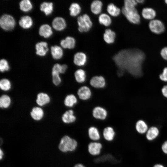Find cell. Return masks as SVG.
Wrapping results in <instances>:
<instances>
[{
    "label": "cell",
    "mask_w": 167,
    "mask_h": 167,
    "mask_svg": "<svg viewBox=\"0 0 167 167\" xmlns=\"http://www.w3.org/2000/svg\"><path fill=\"white\" fill-rule=\"evenodd\" d=\"M145 58L144 52L137 49L122 50L113 57L121 70H126L136 77H140L143 74V65Z\"/></svg>",
    "instance_id": "6da1fadb"
},
{
    "label": "cell",
    "mask_w": 167,
    "mask_h": 167,
    "mask_svg": "<svg viewBox=\"0 0 167 167\" xmlns=\"http://www.w3.org/2000/svg\"><path fill=\"white\" fill-rule=\"evenodd\" d=\"M78 145V143L76 140L68 136L65 135L61 139L58 148L63 152H71L76 149Z\"/></svg>",
    "instance_id": "7a4b0ae2"
},
{
    "label": "cell",
    "mask_w": 167,
    "mask_h": 167,
    "mask_svg": "<svg viewBox=\"0 0 167 167\" xmlns=\"http://www.w3.org/2000/svg\"><path fill=\"white\" fill-rule=\"evenodd\" d=\"M122 12L131 23L135 24H138L140 23V16L135 7L125 8L123 6Z\"/></svg>",
    "instance_id": "3957f363"
},
{
    "label": "cell",
    "mask_w": 167,
    "mask_h": 167,
    "mask_svg": "<svg viewBox=\"0 0 167 167\" xmlns=\"http://www.w3.org/2000/svg\"><path fill=\"white\" fill-rule=\"evenodd\" d=\"M78 30L80 32H87L92 28V23L89 16L84 14L77 18Z\"/></svg>",
    "instance_id": "277c9868"
},
{
    "label": "cell",
    "mask_w": 167,
    "mask_h": 167,
    "mask_svg": "<svg viewBox=\"0 0 167 167\" xmlns=\"http://www.w3.org/2000/svg\"><path fill=\"white\" fill-rule=\"evenodd\" d=\"M0 25L3 29L6 30H10L14 27L15 21L11 15L5 14L1 17Z\"/></svg>",
    "instance_id": "5b68a950"
},
{
    "label": "cell",
    "mask_w": 167,
    "mask_h": 167,
    "mask_svg": "<svg viewBox=\"0 0 167 167\" xmlns=\"http://www.w3.org/2000/svg\"><path fill=\"white\" fill-rule=\"evenodd\" d=\"M149 28L153 32L160 34L165 31V27L163 23L157 19L151 20L149 24Z\"/></svg>",
    "instance_id": "8992f818"
},
{
    "label": "cell",
    "mask_w": 167,
    "mask_h": 167,
    "mask_svg": "<svg viewBox=\"0 0 167 167\" xmlns=\"http://www.w3.org/2000/svg\"><path fill=\"white\" fill-rule=\"evenodd\" d=\"M90 85L93 88L101 89L104 88L106 84L105 78L101 75H96L92 77L89 81Z\"/></svg>",
    "instance_id": "52a82bcc"
},
{
    "label": "cell",
    "mask_w": 167,
    "mask_h": 167,
    "mask_svg": "<svg viewBox=\"0 0 167 167\" xmlns=\"http://www.w3.org/2000/svg\"><path fill=\"white\" fill-rule=\"evenodd\" d=\"M108 115L107 110L101 106L95 107L92 110V115L95 118L101 120L106 119Z\"/></svg>",
    "instance_id": "ba28073f"
},
{
    "label": "cell",
    "mask_w": 167,
    "mask_h": 167,
    "mask_svg": "<svg viewBox=\"0 0 167 167\" xmlns=\"http://www.w3.org/2000/svg\"><path fill=\"white\" fill-rule=\"evenodd\" d=\"M77 95L78 97L82 101H87L91 97L92 92L90 88L88 86H83L77 90Z\"/></svg>",
    "instance_id": "9c48e42d"
},
{
    "label": "cell",
    "mask_w": 167,
    "mask_h": 167,
    "mask_svg": "<svg viewBox=\"0 0 167 167\" xmlns=\"http://www.w3.org/2000/svg\"><path fill=\"white\" fill-rule=\"evenodd\" d=\"M102 148V144L98 141H92L88 145V150L91 155L96 156L99 155Z\"/></svg>",
    "instance_id": "30bf717a"
},
{
    "label": "cell",
    "mask_w": 167,
    "mask_h": 167,
    "mask_svg": "<svg viewBox=\"0 0 167 167\" xmlns=\"http://www.w3.org/2000/svg\"><path fill=\"white\" fill-rule=\"evenodd\" d=\"M160 134L158 127L155 126H152L149 127L145 134L146 139L149 141H152L156 139Z\"/></svg>",
    "instance_id": "8fae6325"
},
{
    "label": "cell",
    "mask_w": 167,
    "mask_h": 167,
    "mask_svg": "<svg viewBox=\"0 0 167 167\" xmlns=\"http://www.w3.org/2000/svg\"><path fill=\"white\" fill-rule=\"evenodd\" d=\"M87 61V56L83 52H77L74 56L73 62L74 64L77 66H84L86 63Z\"/></svg>",
    "instance_id": "7c38bea8"
},
{
    "label": "cell",
    "mask_w": 167,
    "mask_h": 167,
    "mask_svg": "<svg viewBox=\"0 0 167 167\" xmlns=\"http://www.w3.org/2000/svg\"><path fill=\"white\" fill-rule=\"evenodd\" d=\"M146 122L143 119H139L136 122L135 128L136 132L141 134H146L149 128Z\"/></svg>",
    "instance_id": "4fadbf2b"
},
{
    "label": "cell",
    "mask_w": 167,
    "mask_h": 167,
    "mask_svg": "<svg viewBox=\"0 0 167 167\" xmlns=\"http://www.w3.org/2000/svg\"><path fill=\"white\" fill-rule=\"evenodd\" d=\"M62 119L64 123L70 124L76 121V118L74 114V111L72 109H69L63 114Z\"/></svg>",
    "instance_id": "5bb4252c"
},
{
    "label": "cell",
    "mask_w": 167,
    "mask_h": 167,
    "mask_svg": "<svg viewBox=\"0 0 167 167\" xmlns=\"http://www.w3.org/2000/svg\"><path fill=\"white\" fill-rule=\"evenodd\" d=\"M52 25L53 28L58 31L63 30L66 26L65 20L60 17L55 18L52 21Z\"/></svg>",
    "instance_id": "9a60e30c"
},
{
    "label": "cell",
    "mask_w": 167,
    "mask_h": 167,
    "mask_svg": "<svg viewBox=\"0 0 167 167\" xmlns=\"http://www.w3.org/2000/svg\"><path fill=\"white\" fill-rule=\"evenodd\" d=\"M88 134L89 138L92 141H97L101 138L99 131L95 126L90 127L88 129Z\"/></svg>",
    "instance_id": "2e32d148"
},
{
    "label": "cell",
    "mask_w": 167,
    "mask_h": 167,
    "mask_svg": "<svg viewBox=\"0 0 167 167\" xmlns=\"http://www.w3.org/2000/svg\"><path fill=\"white\" fill-rule=\"evenodd\" d=\"M102 135L104 139L106 141H111L114 138L115 132L114 129L112 127L108 126L104 129Z\"/></svg>",
    "instance_id": "e0dca14e"
},
{
    "label": "cell",
    "mask_w": 167,
    "mask_h": 167,
    "mask_svg": "<svg viewBox=\"0 0 167 167\" xmlns=\"http://www.w3.org/2000/svg\"><path fill=\"white\" fill-rule=\"evenodd\" d=\"M37 54L41 56L45 55L48 50L47 43L46 42L41 41L37 43L35 45Z\"/></svg>",
    "instance_id": "ac0fdd59"
},
{
    "label": "cell",
    "mask_w": 167,
    "mask_h": 167,
    "mask_svg": "<svg viewBox=\"0 0 167 167\" xmlns=\"http://www.w3.org/2000/svg\"><path fill=\"white\" fill-rule=\"evenodd\" d=\"M50 101V98L46 93L40 92L38 93L37 96L36 102L40 106H42L48 104Z\"/></svg>",
    "instance_id": "d6986e66"
},
{
    "label": "cell",
    "mask_w": 167,
    "mask_h": 167,
    "mask_svg": "<svg viewBox=\"0 0 167 167\" xmlns=\"http://www.w3.org/2000/svg\"><path fill=\"white\" fill-rule=\"evenodd\" d=\"M30 115L34 120L39 121L44 116V112L42 108L38 107H33L31 112Z\"/></svg>",
    "instance_id": "ffe728a7"
},
{
    "label": "cell",
    "mask_w": 167,
    "mask_h": 167,
    "mask_svg": "<svg viewBox=\"0 0 167 167\" xmlns=\"http://www.w3.org/2000/svg\"><path fill=\"white\" fill-rule=\"evenodd\" d=\"M60 45L62 47L64 48L73 49L75 47V41L72 37L67 36L65 39L61 41Z\"/></svg>",
    "instance_id": "44dd1931"
},
{
    "label": "cell",
    "mask_w": 167,
    "mask_h": 167,
    "mask_svg": "<svg viewBox=\"0 0 167 167\" xmlns=\"http://www.w3.org/2000/svg\"><path fill=\"white\" fill-rule=\"evenodd\" d=\"M116 34L115 32L109 29L105 30L103 35L104 41L108 44L113 43L115 40Z\"/></svg>",
    "instance_id": "7402d4cb"
},
{
    "label": "cell",
    "mask_w": 167,
    "mask_h": 167,
    "mask_svg": "<svg viewBox=\"0 0 167 167\" xmlns=\"http://www.w3.org/2000/svg\"><path fill=\"white\" fill-rule=\"evenodd\" d=\"M74 77L77 83L79 84L83 83L85 81L86 79V72L83 69H78L75 72Z\"/></svg>",
    "instance_id": "603a6c76"
},
{
    "label": "cell",
    "mask_w": 167,
    "mask_h": 167,
    "mask_svg": "<svg viewBox=\"0 0 167 167\" xmlns=\"http://www.w3.org/2000/svg\"><path fill=\"white\" fill-rule=\"evenodd\" d=\"M39 32L41 36L47 38L51 35L53 32L50 26L48 24H45L42 25L40 27Z\"/></svg>",
    "instance_id": "cb8c5ba5"
},
{
    "label": "cell",
    "mask_w": 167,
    "mask_h": 167,
    "mask_svg": "<svg viewBox=\"0 0 167 167\" xmlns=\"http://www.w3.org/2000/svg\"><path fill=\"white\" fill-rule=\"evenodd\" d=\"M78 102L76 96L73 94L67 95L65 98L64 102L65 105L68 107H72L76 105Z\"/></svg>",
    "instance_id": "d4e9b609"
},
{
    "label": "cell",
    "mask_w": 167,
    "mask_h": 167,
    "mask_svg": "<svg viewBox=\"0 0 167 167\" xmlns=\"http://www.w3.org/2000/svg\"><path fill=\"white\" fill-rule=\"evenodd\" d=\"M102 5V3L101 1L94 0L91 4V10L94 14H98L101 11Z\"/></svg>",
    "instance_id": "484cf974"
},
{
    "label": "cell",
    "mask_w": 167,
    "mask_h": 167,
    "mask_svg": "<svg viewBox=\"0 0 167 167\" xmlns=\"http://www.w3.org/2000/svg\"><path fill=\"white\" fill-rule=\"evenodd\" d=\"M19 25L24 28H28L32 25V21L31 17L28 15L22 16L19 22Z\"/></svg>",
    "instance_id": "4316f807"
},
{
    "label": "cell",
    "mask_w": 167,
    "mask_h": 167,
    "mask_svg": "<svg viewBox=\"0 0 167 167\" xmlns=\"http://www.w3.org/2000/svg\"><path fill=\"white\" fill-rule=\"evenodd\" d=\"M51 51L52 57L54 59H59L63 56V50L58 45L51 46Z\"/></svg>",
    "instance_id": "83f0119b"
},
{
    "label": "cell",
    "mask_w": 167,
    "mask_h": 167,
    "mask_svg": "<svg viewBox=\"0 0 167 167\" xmlns=\"http://www.w3.org/2000/svg\"><path fill=\"white\" fill-rule=\"evenodd\" d=\"M107 11L109 15L114 17L118 16L121 12L120 9L112 3L108 5L107 7Z\"/></svg>",
    "instance_id": "f1b7e54d"
},
{
    "label": "cell",
    "mask_w": 167,
    "mask_h": 167,
    "mask_svg": "<svg viewBox=\"0 0 167 167\" xmlns=\"http://www.w3.org/2000/svg\"><path fill=\"white\" fill-rule=\"evenodd\" d=\"M143 17L146 19H153L156 15L155 11L150 8H145L142 11Z\"/></svg>",
    "instance_id": "f546056e"
},
{
    "label": "cell",
    "mask_w": 167,
    "mask_h": 167,
    "mask_svg": "<svg viewBox=\"0 0 167 167\" xmlns=\"http://www.w3.org/2000/svg\"><path fill=\"white\" fill-rule=\"evenodd\" d=\"M40 9L46 15L51 14L53 10V4L52 2H43L41 5Z\"/></svg>",
    "instance_id": "4dcf8cb0"
},
{
    "label": "cell",
    "mask_w": 167,
    "mask_h": 167,
    "mask_svg": "<svg viewBox=\"0 0 167 167\" xmlns=\"http://www.w3.org/2000/svg\"><path fill=\"white\" fill-rule=\"evenodd\" d=\"M99 23L105 26H109L111 23V19L107 14L103 13L101 14L98 17Z\"/></svg>",
    "instance_id": "1f68e13d"
},
{
    "label": "cell",
    "mask_w": 167,
    "mask_h": 167,
    "mask_svg": "<svg viewBox=\"0 0 167 167\" xmlns=\"http://www.w3.org/2000/svg\"><path fill=\"white\" fill-rule=\"evenodd\" d=\"M69 9L70 15L72 16H76L80 13L81 8L79 4L74 2L71 5Z\"/></svg>",
    "instance_id": "d6a6232c"
},
{
    "label": "cell",
    "mask_w": 167,
    "mask_h": 167,
    "mask_svg": "<svg viewBox=\"0 0 167 167\" xmlns=\"http://www.w3.org/2000/svg\"><path fill=\"white\" fill-rule=\"evenodd\" d=\"M11 99L7 95H3L0 98V106L1 108L6 109L8 108L11 104Z\"/></svg>",
    "instance_id": "836d02e7"
},
{
    "label": "cell",
    "mask_w": 167,
    "mask_h": 167,
    "mask_svg": "<svg viewBox=\"0 0 167 167\" xmlns=\"http://www.w3.org/2000/svg\"><path fill=\"white\" fill-rule=\"evenodd\" d=\"M20 9L24 11H28L31 10L32 5L29 0H22L19 3Z\"/></svg>",
    "instance_id": "e575fe53"
},
{
    "label": "cell",
    "mask_w": 167,
    "mask_h": 167,
    "mask_svg": "<svg viewBox=\"0 0 167 167\" xmlns=\"http://www.w3.org/2000/svg\"><path fill=\"white\" fill-rule=\"evenodd\" d=\"M11 87V84L10 81L6 78L1 79L0 81V88L1 89L4 91H8L10 90Z\"/></svg>",
    "instance_id": "d590c367"
},
{
    "label": "cell",
    "mask_w": 167,
    "mask_h": 167,
    "mask_svg": "<svg viewBox=\"0 0 167 167\" xmlns=\"http://www.w3.org/2000/svg\"><path fill=\"white\" fill-rule=\"evenodd\" d=\"M67 68V65L65 64L60 65L58 63H56L53 66L52 70L56 71L60 74L64 73Z\"/></svg>",
    "instance_id": "8d00e7d4"
},
{
    "label": "cell",
    "mask_w": 167,
    "mask_h": 167,
    "mask_svg": "<svg viewBox=\"0 0 167 167\" xmlns=\"http://www.w3.org/2000/svg\"><path fill=\"white\" fill-rule=\"evenodd\" d=\"M52 75L54 84L56 86L59 85L62 81L60 73L56 71L52 70Z\"/></svg>",
    "instance_id": "74e56055"
},
{
    "label": "cell",
    "mask_w": 167,
    "mask_h": 167,
    "mask_svg": "<svg viewBox=\"0 0 167 167\" xmlns=\"http://www.w3.org/2000/svg\"><path fill=\"white\" fill-rule=\"evenodd\" d=\"M10 68L9 66L7 60L4 59L0 61V70L1 72L8 71Z\"/></svg>",
    "instance_id": "f35d334b"
},
{
    "label": "cell",
    "mask_w": 167,
    "mask_h": 167,
    "mask_svg": "<svg viewBox=\"0 0 167 167\" xmlns=\"http://www.w3.org/2000/svg\"><path fill=\"white\" fill-rule=\"evenodd\" d=\"M159 78L161 81L167 83V66L163 69L162 72L159 75Z\"/></svg>",
    "instance_id": "ab89813d"
},
{
    "label": "cell",
    "mask_w": 167,
    "mask_h": 167,
    "mask_svg": "<svg viewBox=\"0 0 167 167\" xmlns=\"http://www.w3.org/2000/svg\"><path fill=\"white\" fill-rule=\"evenodd\" d=\"M161 54L162 58L167 61V47H165L161 49Z\"/></svg>",
    "instance_id": "60d3db41"
},
{
    "label": "cell",
    "mask_w": 167,
    "mask_h": 167,
    "mask_svg": "<svg viewBox=\"0 0 167 167\" xmlns=\"http://www.w3.org/2000/svg\"><path fill=\"white\" fill-rule=\"evenodd\" d=\"M161 92L162 96L165 98L167 99V83L162 88Z\"/></svg>",
    "instance_id": "b9f144b4"
},
{
    "label": "cell",
    "mask_w": 167,
    "mask_h": 167,
    "mask_svg": "<svg viewBox=\"0 0 167 167\" xmlns=\"http://www.w3.org/2000/svg\"><path fill=\"white\" fill-rule=\"evenodd\" d=\"M161 148L163 153L167 155V140L163 143Z\"/></svg>",
    "instance_id": "7bdbcfd3"
},
{
    "label": "cell",
    "mask_w": 167,
    "mask_h": 167,
    "mask_svg": "<svg viewBox=\"0 0 167 167\" xmlns=\"http://www.w3.org/2000/svg\"><path fill=\"white\" fill-rule=\"evenodd\" d=\"M73 167H86L85 166H84L83 164L80 163H77L75 165L73 166Z\"/></svg>",
    "instance_id": "ee69618b"
},
{
    "label": "cell",
    "mask_w": 167,
    "mask_h": 167,
    "mask_svg": "<svg viewBox=\"0 0 167 167\" xmlns=\"http://www.w3.org/2000/svg\"><path fill=\"white\" fill-rule=\"evenodd\" d=\"M153 167H165L163 165L160 164H157L155 165Z\"/></svg>",
    "instance_id": "f6af8a7d"
},
{
    "label": "cell",
    "mask_w": 167,
    "mask_h": 167,
    "mask_svg": "<svg viewBox=\"0 0 167 167\" xmlns=\"http://www.w3.org/2000/svg\"><path fill=\"white\" fill-rule=\"evenodd\" d=\"M0 159H1L2 158V156L3 155V152L2 151V150L1 149H0Z\"/></svg>",
    "instance_id": "bcb514c9"
},
{
    "label": "cell",
    "mask_w": 167,
    "mask_h": 167,
    "mask_svg": "<svg viewBox=\"0 0 167 167\" xmlns=\"http://www.w3.org/2000/svg\"><path fill=\"white\" fill-rule=\"evenodd\" d=\"M136 1L137 2V3H143L144 2V0H138Z\"/></svg>",
    "instance_id": "7dc6e473"
},
{
    "label": "cell",
    "mask_w": 167,
    "mask_h": 167,
    "mask_svg": "<svg viewBox=\"0 0 167 167\" xmlns=\"http://www.w3.org/2000/svg\"><path fill=\"white\" fill-rule=\"evenodd\" d=\"M165 3H166V4H167V0H165Z\"/></svg>",
    "instance_id": "c3c4849f"
}]
</instances>
